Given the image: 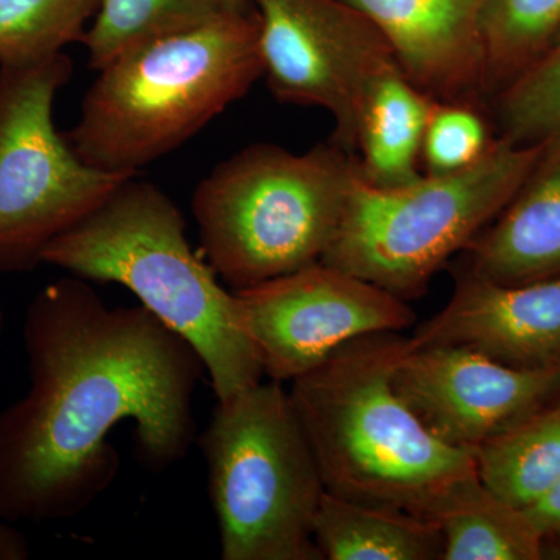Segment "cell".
Returning a JSON list of instances; mask_svg holds the SVG:
<instances>
[{"instance_id": "52a82bcc", "label": "cell", "mask_w": 560, "mask_h": 560, "mask_svg": "<svg viewBox=\"0 0 560 560\" xmlns=\"http://www.w3.org/2000/svg\"><path fill=\"white\" fill-rule=\"evenodd\" d=\"M223 560H324L313 523L324 488L279 382L219 400L200 438Z\"/></svg>"}, {"instance_id": "ba28073f", "label": "cell", "mask_w": 560, "mask_h": 560, "mask_svg": "<svg viewBox=\"0 0 560 560\" xmlns=\"http://www.w3.org/2000/svg\"><path fill=\"white\" fill-rule=\"evenodd\" d=\"M72 73L62 51L0 68V275L38 268L55 238L138 176L84 164L55 127V98Z\"/></svg>"}, {"instance_id": "7a4b0ae2", "label": "cell", "mask_w": 560, "mask_h": 560, "mask_svg": "<svg viewBox=\"0 0 560 560\" xmlns=\"http://www.w3.org/2000/svg\"><path fill=\"white\" fill-rule=\"evenodd\" d=\"M408 349L397 331L355 338L289 394L327 492L438 523L481 482L471 453L431 433L394 388Z\"/></svg>"}, {"instance_id": "5bb4252c", "label": "cell", "mask_w": 560, "mask_h": 560, "mask_svg": "<svg viewBox=\"0 0 560 560\" xmlns=\"http://www.w3.org/2000/svg\"><path fill=\"white\" fill-rule=\"evenodd\" d=\"M466 250L469 272L492 282L560 275V138L544 147L510 205Z\"/></svg>"}, {"instance_id": "4316f807", "label": "cell", "mask_w": 560, "mask_h": 560, "mask_svg": "<svg viewBox=\"0 0 560 560\" xmlns=\"http://www.w3.org/2000/svg\"><path fill=\"white\" fill-rule=\"evenodd\" d=\"M2 327H3V315H2V311H0V334H2Z\"/></svg>"}, {"instance_id": "5b68a950", "label": "cell", "mask_w": 560, "mask_h": 560, "mask_svg": "<svg viewBox=\"0 0 560 560\" xmlns=\"http://www.w3.org/2000/svg\"><path fill=\"white\" fill-rule=\"evenodd\" d=\"M357 172L355 154L334 140L301 154L272 143L238 151L191 198L206 261L234 291L319 264Z\"/></svg>"}, {"instance_id": "3957f363", "label": "cell", "mask_w": 560, "mask_h": 560, "mask_svg": "<svg viewBox=\"0 0 560 560\" xmlns=\"http://www.w3.org/2000/svg\"><path fill=\"white\" fill-rule=\"evenodd\" d=\"M139 176L55 238L43 264L130 290L139 305L200 353L217 399H230L265 375L235 293L224 290L208 261L191 249L176 202Z\"/></svg>"}, {"instance_id": "484cf974", "label": "cell", "mask_w": 560, "mask_h": 560, "mask_svg": "<svg viewBox=\"0 0 560 560\" xmlns=\"http://www.w3.org/2000/svg\"><path fill=\"white\" fill-rule=\"evenodd\" d=\"M555 558H556V559H560V540H559V541H556V547H555Z\"/></svg>"}, {"instance_id": "8992f818", "label": "cell", "mask_w": 560, "mask_h": 560, "mask_svg": "<svg viewBox=\"0 0 560 560\" xmlns=\"http://www.w3.org/2000/svg\"><path fill=\"white\" fill-rule=\"evenodd\" d=\"M545 145L497 138L469 167L425 173L400 187L372 186L359 165L340 230L320 264L404 301L420 296L453 254L469 248L510 205Z\"/></svg>"}, {"instance_id": "603a6c76", "label": "cell", "mask_w": 560, "mask_h": 560, "mask_svg": "<svg viewBox=\"0 0 560 560\" xmlns=\"http://www.w3.org/2000/svg\"><path fill=\"white\" fill-rule=\"evenodd\" d=\"M497 136L480 108L434 102L422 143V164L430 175L469 167L485 156Z\"/></svg>"}, {"instance_id": "4fadbf2b", "label": "cell", "mask_w": 560, "mask_h": 560, "mask_svg": "<svg viewBox=\"0 0 560 560\" xmlns=\"http://www.w3.org/2000/svg\"><path fill=\"white\" fill-rule=\"evenodd\" d=\"M389 44L401 72L431 98L485 101L482 0H345Z\"/></svg>"}, {"instance_id": "7c38bea8", "label": "cell", "mask_w": 560, "mask_h": 560, "mask_svg": "<svg viewBox=\"0 0 560 560\" xmlns=\"http://www.w3.org/2000/svg\"><path fill=\"white\" fill-rule=\"evenodd\" d=\"M408 341L463 346L517 370L560 368V275L510 285L467 272Z\"/></svg>"}, {"instance_id": "2e32d148", "label": "cell", "mask_w": 560, "mask_h": 560, "mask_svg": "<svg viewBox=\"0 0 560 560\" xmlns=\"http://www.w3.org/2000/svg\"><path fill=\"white\" fill-rule=\"evenodd\" d=\"M313 539L327 560H441L444 540L433 521L324 492Z\"/></svg>"}, {"instance_id": "8fae6325", "label": "cell", "mask_w": 560, "mask_h": 560, "mask_svg": "<svg viewBox=\"0 0 560 560\" xmlns=\"http://www.w3.org/2000/svg\"><path fill=\"white\" fill-rule=\"evenodd\" d=\"M393 383L431 433L471 452L556 404L560 368L517 370L463 346L434 345L408 349Z\"/></svg>"}, {"instance_id": "ac0fdd59", "label": "cell", "mask_w": 560, "mask_h": 560, "mask_svg": "<svg viewBox=\"0 0 560 560\" xmlns=\"http://www.w3.org/2000/svg\"><path fill=\"white\" fill-rule=\"evenodd\" d=\"M246 7L248 0H98L83 39L90 68L102 69L135 47L195 31Z\"/></svg>"}, {"instance_id": "7402d4cb", "label": "cell", "mask_w": 560, "mask_h": 560, "mask_svg": "<svg viewBox=\"0 0 560 560\" xmlns=\"http://www.w3.org/2000/svg\"><path fill=\"white\" fill-rule=\"evenodd\" d=\"M499 136L514 145L560 138V28L545 49L495 95Z\"/></svg>"}, {"instance_id": "e0dca14e", "label": "cell", "mask_w": 560, "mask_h": 560, "mask_svg": "<svg viewBox=\"0 0 560 560\" xmlns=\"http://www.w3.org/2000/svg\"><path fill=\"white\" fill-rule=\"evenodd\" d=\"M497 499L528 510L560 477V405H548L470 452Z\"/></svg>"}, {"instance_id": "30bf717a", "label": "cell", "mask_w": 560, "mask_h": 560, "mask_svg": "<svg viewBox=\"0 0 560 560\" xmlns=\"http://www.w3.org/2000/svg\"><path fill=\"white\" fill-rule=\"evenodd\" d=\"M234 293L264 374L279 383L312 371L346 342L416 319L407 301L320 261Z\"/></svg>"}, {"instance_id": "d4e9b609", "label": "cell", "mask_w": 560, "mask_h": 560, "mask_svg": "<svg viewBox=\"0 0 560 560\" xmlns=\"http://www.w3.org/2000/svg\"><path fill=\"white\" fill-rule=\"evenodd\" d=\"M31 547L13 523L0 518V560H27Z\"/></svg>"}, {"instance_id": "6da1fadb", "label": "cell", "mask_w": 560, "mask_h": 560, "mask_svg": "<svg viewBox=\"0 0 560 560\" xmlns=\"http://www.w3.org/2000/svg\"><path fill=\"white\" fill-rule=\"evenodd\" d=\"M31 388L0 411V518L68 521L120 471L108 436L135 425V456L151 474L186 458L194 394L206 366L153 313L109 307L88 280H55L25 312Z\"/></svg>"}, {"instance_id": "cb8c5ba5", "label": "cell", "mask_w": 560, "mask_h": 560, "mask_svg": "<svg viewBox=\"0 0 560 560\" xmlns=\"http://www.w3.org/2000/svg\"><path fill=\"white\" fill-rule=\"evenodd\" d=\"M528 512L530 522L534 523L536 529L539 530L545 541L560 540V477L559 480L551 486V489L533 506Z\"/></svg>"}, {"instance_id": "9a60e30c", "label": "cell", "mask_w": 560, "mask_h": 560, "mask_svg": "<svg viewBox=\"0 0 560 560\" xmlns=\"http://www.w3.org/2000/svg\"><path fill=\"white\" fill-rule=\"evenodd\" d=\"M434 102L399 65L389 66L372 81L357 136V160L368 183L400 187L422 176L423 135Z\"/></svg>"}, {"instance_id": "277c9868", "label": "cell", "mask_w": 560, "mask_h": 560, "mask_svg": "<svg viewBox=\"0 0 560 560\" xmlns=\"http://www.w3.org/2000/svg\"><path fill=\"white\" fill-rule=\"evenodd\" d=\"M65 132L84 164L135 173L194 138L264 77L253 5L154 39L97 70Z\"/></svg>"}, {"instance_id": "83f0119b", "label": "cell", "mask_w": 560, "mask_h": 560, "mask_svg": "<svg viewBox=\"0 0 560 560\" xmlns=\"http://www.w3.org/2000/svg\"><path fill=\"white\" fill-rule=\"evenodd\" d=\"M558 404L560 405V393H559V397H558Z\"/></svg>"}, {"instance_id": "44dd1931", "label": "cell", "mask_w": 560, "mask_h": 560, "mask_svg": "<svg viewBox=\"0 0 560 560\" xmlns=\"http://www.w3.org/2000/svg\"><path fill=\"white\" fill-rule=\"evenodd\" d=\"M98 0H0V68H24L83 43Z\"/></svg>"}, {"instance_id": "ffe728a7", "label": "cell", "mask_w": 560, "mask_h": 560, "mask_svg": "<svg viewBox=\"0 0 560 560\" xmlns=\"http://www.w3.org/2000/svg\"><path fill=\"white\" fill-rule=\"evenodd\" d=\"M560 28V0H482L485 95L508 86Z\"/></svg>"}, {"instance_id": "9c48e42d", "label": "cell", "mask_w": 560, "mask_h": 560, "mask_svg": "<svg viewBox=\"0 0 560 560\" xmlns=\"http://www.w3.org/2000/svg\"><path fill=\"white\" fill-rule=\"evenodd\" d=\"M259 18L264 77L290 105L326 109L334 140L357 156L364 95L397 65L382 33L345 0H248Z\"/></svg>"}, {"instance_id": "d6986e66", "label": "cell", "mask_w": 560, "mask_h": 560, "mask_svg": "<svg viewBox=\"0 0 560 560\" xmlns=\"http://www.w3.org/2000/svg\"><path fill=\"white\" fill-rule=\"evenodd\" d=\"M441 560H539L545 541L528 512L482 488L460 500L438 522Z\"/></svg>"}]
</instances>
